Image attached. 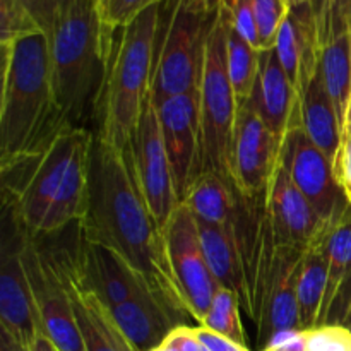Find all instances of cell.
Listing matches in <instances>:
<instances>
[{
	"label": "cell",
	"instance_id": "1",
	"mask_svg": "<svg viewBox=\"0 0 351 351\" xmlns=\"http://www.w3.org/2000/svg\"><path fill=\"white\" fill-rule=\"evenodd\" d=\"M82 239L115 252L178 314L191 317L175 280L163 230L151 215L136 175L134 154L123 156L95 134L89 160Z\"/></svg>",
	"mask_w": 351,
	"mask_h": 351
},
{
	"label": "cell",
	"instance_id": "2",
	"mask_svg": "<svg viewBox=\"0 0 351 351\" xmlns=\"http://www.w3.org/2000/svg\"><path fill=\"white\" fill-rule=\"evenodd\" d=\"M95 132L65 125L40 153L0 167L3 208L33 239L64 232L86 211Z\"/></svg>",
	"mask_w": 351,
	"mask_h": 351
},
{
	"label": "cell",
	"instance_id": "3",
	"mask_svg": "<svg viewBox=\"0 0 351 351\" xmlns=\"http://www.w3.org/2000/svg\"><path fill=\"white\" fill-rule=\"evenodd\" d=\"M0 167L40 153L71 123L55 98L50 38L24 34L0 43Z\"/></svg>",
	"mask_w": 351,
	"mask_h": 351
},
{
	"label": "cell",
	"instance_id": "4",
	"mask_svg": "<svg viewBox=\"0 0 351 351\" xmlns=\"http://www.w3.org/2000/svg\"><path fill=\"white\" fill-rule=\"evenodd\" d=\"M57 105L65 122L86 127L96 115L113 40L99 16V0H57L50 33Z\"/></svg>",
	"mask_w": 351,
	"mask_h": 351
},
{
	"label": "cell",
	"instance_id": "5",
	"mask_svg": "<svg viewBox=\"0 0 351 351\" xmlns=\"http://www.w3.org/2000/svg\"><path fill=\"white\" fill-rule=\"evenodd\" d=\"M161 5L149 7L115 34L96 117L98 134L117 151L134 154L141 115L151 96Z\"/></svg>",
	"mask_w": 351,
	"mask_h": 351
},
{
	"label": "cell",
	"instance_id": "6",
	"mask_svg": "<svg viewBox=\"0 0 351 351\" xmlns=\"http://www.w3.org/2000/svg\"><path fill=\"white\" fill-rule=\"evenodd\" d=\"M228 14L225 7L216 14L209 29L199 84V130H201V171L215 173L233 184L232 146L239 101L233 93L226 65Z\"/></svg>",
	"mask_w": 351,
	"mask_h": 351
},
{
	"label": "cell",
	"instance_id": "7",
	"mask_svg": "<svg viewBox=\"0 0 351 351\" xmlns=\"http://www.w3.org/2000/svg\"><path fill=\"white\" fill-rule=\"evenodd\" d=\"M216 16H204L170 0V14L163 36L158 33L151 99L180 95H197L201 84L204 50Z\"/></svg>",
	"mask_w": 351,
	"mask_h": 351
},
{
	"label": "cell",
	"instance_id": "8",
	"mask_svg": "<svg viewBox=\"0 0 351 351\" xmlns=\"http://www.w3.org/2000/svg\"><path fill=\"white\" fill-rule=\"evenodd\" d=\"M23 264L33 293L41 335L57 351H86L67 290L36 239L24 232Z\"/></svg>",
	"mask_w": 351,
	"mask_h": 351
},
{
	"label": "cell",
	"instance_id": "9",
	"mask_svg": "<svg viewBox=\"0 0 351 351\" xmlns=\"http://www.w3.org/2000/svg\"><path fill=\"white\" fill-rule=\"evenodd\" d=\"M163 235L167 240L171 269L184 295L189 314L201 326L219 287L213 278L202 252L197 219L184 202H180L171 213Z\"/></svg>",
	"mask_w": 351,
	"mask_h": 351
},
{
	"label": "cell",
	"instance_id": "10",
	"mask_svg": "<svg viewBox=\"0 0 351 351\" xmlns=\"http://www.w3.org/2000/svg\"><path fill=\"white\" fill-rule=\"evenodd\" d=\"M281 154L291 180L319 218L331 228L338 225L351 209L348 197L336 178L332 161L305 136L302 123L287 134Z\"/></svg>",
	"mask_w": 351,
	"mask_h": 351
},
{
	"label": "cell",
	"instance_id": "11",
	"mask_svg": "<svg viewBox=\"0 0 351 351\" xmlns=\"http://www.w3.org/2000/svg\"><path fill=\"white\" fill-rule=\"evenodd\" d=\"M79 239H81V230L74 247H58V249H48L41 240H36L55 266L67 290L75 324L86 351H134L117 322L113 321L108 307L82 281L77 264Z\"/></svg>",
	"mask_w": 351,
	"mask_h": 351
},
{
	"label": "cell",
	"instance_id": "12",
	"mask_svg": "<svg viewBox=\"0 0 351 351\" xmlns=\"http://www.w3.org/2000/svg\"><path fill=\"white\" fill-rule=\"evenodd\" d=\"M24 230L9 209L3 208L0 245V328L31 346L41 335L33 293L23 264Z\"/></svg>",
	"mask_w": 351,
	"mask_h": 351
},
{
	"label": "cell",
	"instance_id": "13",
	"mask_svg": "<svg viewBox=\"0 0 351 351\" xmlns=\"http://www.w3.org/2000/svg\"><path fill=\"white\" fill-rule=\"evenodd\" d=\"M283 143L267 129L250 99L239 101L232 146V171L235 189L245 197L267 192L280 161Z\"/></svg>",
	"mask_w": 351,
	"mask_h": 351
},
{
	"label": "cell",
	"instance_id": "14",
	"mask_svg": "<svg viewBox=\"0 0 351 351\" xmlns=\"http://www.w3.org/2000/svg\"><path fill=\"white\" fill-rule=\"evenodd\" d=\"M156 105L165 149L170 160L178 202H184L201 171L199 93L153 101Z\"/></svg>",
	"mask_w": 351,
	"mask_h": 351
},
{
	"label": "cell",
	"instance_id": "15",
	"mask_svg": "<svg viewBox=\"0 0 351 351\" xmlns=\"http://www.w3.org/2000/svg\"><path fill=\"white\" fill-rule=\"evenodd\" d=\"M132 147L137 182L143 197L158 226L165 230L171 213L180 202L175 194L170 160L165 149L156 105L151 96L141 115Z\"/></svg>",
	"mask_w": 351,
	"mask_h": 351
},
{
	"label": "cell",
	"instance_id": "16",
	"mask_svg": "<svg viewBox=\"0 0 351 351\" xmlns=\"http://www.w3.org/2000/svg\"><path fill=\"white\" fill-rule=\"evenodd\" d=\"M266 209L278 247L307 250L324 240L335 226H328L288 173L283 154L266 192Z\"/></svg>",
	"mask_w": 351,
	"mask_h": 351
},
{
	"label": "cell",
	"instance_id": "17",
	"mask_svg": "<svg viewBox=\"0 0 351 351\" xmlns=\"http://www.w3.org/2000/svg\"><path fill=\"white\" fill-rule=\"evenodd\" d=\"M77 264L84 285L106 307L141 295L154 293L147 281L125 261L105 247L86 242L82 233L77 245Z\"/></svg>",
	"mask_w": 351,
	"mask_h": 351
},
{
	"label": "cell",
	"instance_id": "18",
	"mask_svg": "<svg viewBox=\"0 0 351 351\" xmlns=\"http://www.w3.org/2000/svg\"><path fill=\"white\" fill-rule=\"evenodd\" d=\"M304 252L295 247H278L276 263L257 322L263 350L278 332L304 331L297 300V278Z\"/></svg>",
	"mask_w": 351,
	"mask_h": 351
},
{
	"label": "cell",
	"instance_id": "19",
	"mask_svg": "<svg viewBox=\"0 0 351 351\" xmlns=\"http://www.w3.org/2000/svg\"><path fill=\"white\" fill-rule=\"evenodd\" d=\"M249 99L281 143L291 127L300 123V96L285 74L274 48L261 51L259 74Z\"/></svg>",
	"mask_w": 351,
	"mask_h": 351
},
{
	"label": "cell",
	"instance_id": "20",
	"mask_svg": "<svg viewBox=\"0 0 351 351\" xmlns=\"http://www.w3.org/2000/svg\"><path fill=\"white\" fill-rule=\"evenodd\" d=\"M113 321L134 351H153L167 341L187 317L165 304L158 295L146 293L108 307Z\"/></svg>",
	"mask_w": 351,
	"mask_h": 351
},
{
	"label": "cell",
	"instance_id": "21",
	"mask_svg": "<svg viewBox=\"0 0 351 351\" xmlns=\"http://www.w3.org/2000/svg\"><path fill=\"white\" fill-rule=\"evenodd\" d=\"M274 51L285 74L302 96L317 72L321 58V40L311 5L291 9L278 33Z\"/></svg>",
	"mask_w": 351,
	"mask_h": 351
},
{
	"label": "cell",
	"instance_id": "22",
	"mask_svg": "<svg viewBox=\"0 0 351 351\" xmlns=\"http://www.w3.org/2000/svg\"><path fill=\"white\" fill-rule=\"evenodd\" d=\"M328 285L319 328H343L351 307V209L328 237Z\"/></svg>",
	"mask_w": 351,
	"mask_h": 351
},
{
	"label": "cell",
	"instance_id": "23",
	"mask_svg": "<svg viewBox=\"0 0 351 351\" xmlns=\"http://www.w3.org/2000/svg\"><path fill=\"white\" fill-rule=\"evenodd\" d=\"M197 226L202 252L215 281L218 287L233 291L239 297L240 305L249 312V291H247L242 259L233 233L223 226L199 221V219Z\"/></svg>",
	"mask_w": 351,
	"mask_h": 351
},
{
	"label": "cell",
	"instance_id": "24",
	"mask_svg": "<svg viewBox=\"0 0 351 351\" xmlns=\"http://www.w3.org/2000/svg\"><path fill=\"white\" fill-rule=\"evenodd\" d=\"M300 123L305 136L335 163L341 147L343 127L319 69L300 96Z\"/></svg>",
	"mask_w": 351,
	"mask_h": 351
},
{
	"label": "cell",
	"instance_id": "25",
	"mask_svg": "<svg viewBox=\"0 0 351 351\" xmlns=\"http://www.w3.org/2000/svg\"><path fill=\"white\" fill-rule=\"evenodd\" d=\"M328 237L305 250L298 269L297 300L304 331H314L319 324L328 285Z\"/></svg>",
	"mask_w": 351,
	"mask_h": 351
},
{
	"label": "cell",
	"instance_id": "26",
	"mask_svg": "<svg viewBox=\"0 0 351 351\" xmlns=\"http://www.w3.org/2000/svg\"><path fill=\"white\" fill-rule=\"evenodd\" d=\"M319 71L322 82L335 105L339 122L345 123L351 98V40L350 29H336L321 47Z\"/></svg>",
	"mask_w": 351,
	"mask_h": 351
},
{
	"label": "cell",
	"instance_id": "27",
	"mask_svg": "<svg viewBox=\"0 0 351 351\" xmlns=\"http://www.w3.org/2000/svg\"><path fill=\"white\" fill-rule=\"evenodd\" d=\"M239 191L215 173H201L192 184L184 204L199 221L223 226L232 232Z\"/></svg>",
	"mask_w": 351,
	"mask_h": 351
},
{
	"label": "cell",
	"instance_id": "28",
	"mask_svg": "<svg viewBox=\"0 0 351 351\" xmlns=\"http://www.w3.org/2000/svg\"><path fill=\"white\" fill-rule=\"evenodd\" d=\"M261 51L252 45L247 43L239 33L232 27L228 17V34H226V65H228V77L232 82L237 101H245L252 96L259 74Z\"/></svg>",
	"mask_w": 351,
	"mask_h": 351
},
{
	"label": "cell",
	"instance_id": "29",
	"mask_svg": "<svg viewBox=\"0 0 351 351\" xmlns=\"http://www.w3.org/2000/svg\"><path fill=\"white\" fill-rule=\"evenodd\" d=\"M240 307L242 305H240L239 297L233 291L219 287L213 298L211 308L201 326L239 343V345L247 346L245 332H243L242 321H240Z\"/></svg>",
	"mask_w": 351,
	"mask_h": 351
},
{
	"label": "cell",
	"instance_id": "30",
	"mask_svg": "<svg viewBox=\"0 0 351 351\" xmlns=\"http://www.w3.org/2000/svg\"><path fill=\"white\" fill-rule=\"evenodd\" d=\"M250 2L256 14L261 48L271 50L276 45L281 26L291 12L290 2L288 0H250Z\"/></svg>",
	"mask_w": 351,
	"mask_h": 351
},
{
	"label": "cell",
	"instance_id": "31",
	"mask_svg": "<svg viewBox=\"0 0 351 351\" xmlns=\"http://www.w3.org/2000/svg\"><path fill=\"white\" fill-rule=\"evenodd\" d=\"M165 0H99V16L110 36L125 27L141 12L149 7L163 3Z\"/></svg>",
	"mask_w": 351,
	"mask_h": 351
},
{
	"label": "cell",
	"instance_id": "32",
	"mask_svg": "<svg viewBox=\"0 0 351 351\" xmlns=\"http://www.w3.org/2000/svg\"><path fill=\"white\" fill-rule=\"evenodd\" d=\"M38 31L41 29L17 0H0V43Z\"/></svg>",
	"mask_w": 351,
	"mask_h": 351
},
{
	"label": "cell",
	"instance_id": "33",
	"mask_svg": "<svg viewBox=\"0 0 351 351\" xmlns=\"http://www.w3.org/2000/svg\"><path fill=\"white\" fill-rule=\"evenodd\" d=\"M223 7H225L226 14H228L230 24H232L233 29H235L247 43L252 45L256 50L263 51L252 2H250V0H225Z\"/></svg>",
	"mask_w": 351,
	"mask_h": 351
},
{
	"label": "cell",
	"instance_id": "34",
	"mask_svg": "<svg viewBox=\"0 0 351 351\" xmlns=\"http://www.w3.org/2000/svg\"><path fill=\"white\" fill-rule=\"evenodd\" d=\"M26 9V12L33 17L36 26L50 36L57 16V0H17Z\"/></svg>",
	"mask_w": 351,
	"mask_h": 351
},
{
	"label": "cell",
	"instance_id": "35",
	"mask_svg": "<svg viewBox=\"0 0 351 351\" xmlns=\"http://www.w3.org/2000/svg\"><path fill=\"white\" fill-rule=\"evenodd\" d=\"M311 331H283L271 338L261 351H308Z\"/></svg>",
	"mask_w": 351,
	"mask_h": 351
},
{
	"label": "cell",
	"instance_id": "36",
	"mask_svg": "<svg viewBox=\"0 0 351 351\" xmlns=\"http://www.w3.org/2000/svg\"><path fill=\"white\" fill-rule=\"evenodd\" d=\"M332 168H335L336 178H338L339 185L345 191L351 206V139L341 141V147H339L338 154H336Z\"/></svg>",
	"mask_w": 351,
	"mask_h": 351
},
{
	"label": "cell",
	"instance_id": "37",
	"mask_svg": "<svg viewBox=\"0 0 351 351\" xmlns=\"http://www.w3.org/2000/svg\"><path fill=\"white\" fill-rule=\"evenodd\" d=\"M194 332L199 341H201V345L208 351H250L247 346L239 345V343L232 341V339L225 338V336L218 335V332L209 331L204 326L194 328Z\"/></svg>",
	"mask_w": 351,
	"mask_h": 351
},
{
	"label": "cell",
	"instance_id": "38",
	"mask_svg": "<svg viewBox=\"0 0 351 351\" xmlns=\"http://www.w3.org/2000/svg\"><path fill=\"white\" fill-rule=\"evenodd\" d=\"M165 345L173 346L178 351H206L195 336L194 328H189V326H178L177 329H173Z\"/></svg>",
	"mask_w": 351,
	"mask_h": 351
},
{
	"label": "cell",
	"instance_id": "39",
	"mask_svg": "<svg viewBox=\"0 0 351 351\" xmlns=\"http://www.w3.org/2000/svg\"><path fill=\"white\" fill-rule=\"evenodd\" d=\"M312 12H314L315 26H317L319 40L321 47L329 36L331 31V14H332V0H311Z\"/></svg>",
	"mask_w": 351,
	"mask_h": 351
},
{
	"label": "cell",
	"instance_id": "40",
	"mask_svg": "<svg viewBox=\"0 0 351 351\" xmlns=\"http://www.w3.org/2000/svg\"><path fill=\"white\" fill-rule=\"evenodd\" d=\"M336 29H351V0H332L329 34Z\"/></svg>",
	"mask_w": 351,
	"mask_h": 351
},
{
	"label": "cell",
	"instance_id": "41",
	"mask_svg": "<svg viewBox=\"0 0 351 351\" xmlns=\"http://www.w3.org/2000/svg\"><path fill=\"white\" fill-rule=\"evenodd\" d=\"M185 7L204 16H216L223 7L225 0H180Z\"/></svg>",
	"mask_w": 351,
	"mask_h": 351
},
{
	"label": "cell",
	"instance_id": "42",
	"mask_svg": "<svg viewBox=\"0 0 351 351\" xmlns=\"http://www.w3.org/2000/svg\"><path fill=\"white\" fill-rule=\"evenodd\" d=\"M0 351H31V346L23 345L10 332L0 328Z\"/></svg>",
	"mask_w": 351,
	"mask_h": 351
},
{
	"label": "cell",
	"instance_id": "43",
	"mask_svg": "<svg viewBox=\"0 0 351 351\" xmlns=\"http://www.w3.org/2000/svg\"><path fill=\"white\" fill-rule=\"evenodd\" d=\"M31 351H57V350H55V346L51 345L43 335H40L36 339H34L33 345H31Z\"/></svg>",
	"mask_w": 351,
	"mask_h": 351
},
{
	"label": "cell",
	"instance_id": "44",
	"mask_svg": "<svg viewBox=\"0 0 351 351\" xmlns=\"http://www.w3.org/2000/svg\"><path fill=\"white\" fill-rule=\"evenodd\" d=\"M343 139H351V98L348 103V108H346L345 123H343Z\"/></svg>",
	"mask_w": 351,
	"mask_h": 351
},
{
	"label": "cell",
	"instance_id": "45",
	"mask_svg": "<svg viewBox=\"0 0 351 351\" xmlns=\"http://www.w3.org/2000/svg\"><path fill=\"white\" fill-rule=\"evenodd\" d=\"M291 5V9H297V7H304V5H311V0H288Z\"/></svg>",
	"mask_w": 351,
	"mask_h": 351
},
{
	"label": "cell",
	"instance_id": "46",
	"mask_svg": "<svg viewBox=\"0 0 351 351\" xmlns=\"http://www.w3.org/2000/svg\"><path fill=\"white\" fill-rule=\"evenodd\" d=\"M153 351H178L177 348H173V346H168V345H161V346H158L156 350H153Z\"/></svg>",
	"mask_w": 351,
	"mask_h": 351
},
{
	"label": "cell",
	"instance_id": "47",
	"mask_svg": "<svg viewBox=\"0 0 351 351\" xmlns=\"http://www.w3.org/2000/svg\"><path fill=\"white\" fill-rule=\"evenodd\" d=\"M343 328L346 329V331L351 332V307H350V312H348V317H346L345 324H343Z\"/></svg>",
	"mask_w": 351,
	"mask_h": 351
},
{
	"label": "cell",
	"instance_id": "48",
	"mask_svg": "<svg viewBox=\"0 0 351 351\" xmlns=\"http://www.w3.org/2000/svg\"><path fill=\"white\" fill-rule=\"evenodd\" d=\"M350 40H351V29H350Z\"/></svg>",
	"mask_w": 351,
	"mask_h": 351
}]
</instances>
